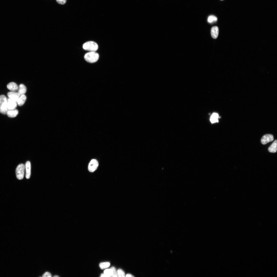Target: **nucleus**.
Segmentation results:
<instances>
[{"label":"nucleus","mask_w":277,"mask_h":277,"mask_svg":"<svg viewBox=\"0 0 277 277\" xmlns=\"http://www.w3.org/2000/svg\"><path fill=\"white\" fill-rule=\"evenodd\" d=\"M99 56L98 53L95 52H90L85 54L84 58L87 62L92 63L97 62L99 59Z\"/></svg>","instance_id":"f257e3e1"},{"label":"nucleus","mask_w":277,"mask_h":277,"mask_svg":"<svg viewBox=\"0 0 277 277\" xmlns=\"http://www.w3.org/2000/svg\"><path fill=\"white\" fill-rule=\"evenodd\" d=\"M7 99L4 95H0V112L3 114H7L8 110L7 107Z\"/></svg>","instance_id":"f03ea898"},{"label":"nucleus","mask_w":277,"mask_h":277,"mask_svg":"<svg viewBox=\"0 0 277 277\" xmlns=\"http://www.w3.org/2000/svg\"><path fill=\"white\" fill-rule=\"evenodd\" d=\"M83 48L85 50L93 52L96 51L98 48L97 44L92 41H89L84 43Z\"/></svg>","instance_id":"7ed1b4c3"},{"label":"nucleus","mask_w":277,"mask_h":277,"mask_svg":"<svg viewBox=\"0 0 277 277\" xmlns=\"http://www.w3.org/2000/svg\"><path fill=\"white\" fill-rule=\"evenodd\" d=\"M25 166L24 164H19L16 169V174L17 178L19 180L22 179L24 174Z\"/></svg>","instance_id":"20e7f679"},{"label":"nucleus","mask_w":277,"mask_h":277,"mask_svg":"<svg viewBox=\"0 0 277 277\" xmlns=\"http://www.w3.org/2000/svg\"><path fill=\"white\" fill-rule=\"evenodd\" d=\"M98 166V163L97 160L95 159H92L89 164L88 170L90 172H93L97 169Z\"/></svg>","instance_id":"39448f33"},{"label":"nucleus","mask_w":277,"mask_h":277,"mask_svg":"<svg viewBox=\"0 0 277 277\" xmlns=\"http://www.w3.org/2000/svg\"><path fill=\"white\" fill-rule=\"evenodd\" d=\"M274 140L273 136L270 134H267L264 135L262 137L261 142L264 145Z\"/></svg>","instance_id":"423d86ee"},{"label":"nucleus","mask_w":277,"mask_h":277,"mask_svg":"<svg viewBox=\"0 0 277 277\" xmlns=\"http://www.w3.org/2000/svg\"><path fill=\"white\" fill-rule=\"evenodd\" d=\"M7 95L11 99L15 102H17L20 96L18 93L12 91L8 92Z\"/></svg>","instance_id":"0eeeda50"},{"label":"nucleus","mask_w":277,"mask_h":277,"mask_svg":"<svg viewBox=\"0 0 277 277\" xmlns=\"http://www.w3.org/2000/svg\"><path fill=\"white\" fill-rule=\"evenodd\" d=\"M7 107L8 110L15 109L17 106L16 102L12 100L9 98L7 99Z\"/></svg>","instance_id":"6e6552de"},{"label":"nucleus","mask_w":277,"mask_h":277,"mask_svg":"<svg viewBox=\"0 0 277 277\" xmlns=\"http://www.w3.org/2000/svg\"><path fill=\"white\" fill-rule=\"evenodd\" d=\"M26 169V177L27 179H29L31 174V165L29 161H27L25 164Z\"/></svg>","instance_id":"1a4fd4ad"},{"label":"nucleus","mask_w":277,"mask_h":277,"mask_svg":"<svg viewBox=\"0 0 277 277\" xmlns=\"http://www.w3.org/2000/svg\"><path fill=\"white\" fill-rule=\"evenodd\" d=\"M219 29L217 26L213 27L211 30V34L212 37L214 39L216 38L218 35Z\"/></svg>","instance_id":"9d476101"},{"label":"nucleus","mask_w":277,"mask_h":277,"mask_svg":"<svg viewBox=\"0 0 277 277\" xmlns=\"http://www.w3.org/2000/svg\"><path fill=\"white\" fill-rule=\"evenodd\" d=\"M7 87L8 89L12 92H15L18 89L17 85L15 83L11 82L9 83L7 85Z\"/></svg>","instance_id":"9b49d317"},{"label":"nucleus","mask_w":277,"mask_h":277,"mask_svg":"<svg viewBox=\"0 0 277 277\" xmlns=\"http://www.w3.org/2000/svg\"><path fill=\"white\" fill-rule=\"evenodd\" d=\"M18 113V110L16 109H14L12 110H8L7 112V114L8 117L13 118L16 117Z\"/></svg>","instance_id":"f8f14e48"},{"label":"nucleus","mask_w":277,"mask_h":277,"mask_svg":"<svg viewBox=\"0 0 277 277\" xmlns=\"http://www.w3.org/2000/svg\"><path fill=\"white\" fill-rule=\"evenodd\" d=\"M277 150V141L275 140L268 148L269 151L271 153H275Z\"/></svg>","instance_id":"ddd939ff"},{"label":"nucleus","mask_w":277,"mask_h":277,"mask_svg":"<svg viewBox=\"0 0 277 277\" xmlns=\"http://www.w3.org/2000/svg\"><path fill=\"white\" fill-rule=\"evenodd\" d=\"M18 93L20 95L24 94L26 92V88L23 84H20L18 88Z\"/></svg>","instance_id":"4468645a"},{"label":"nucleus","mask_w":277,"mask_h":277,"mask_svg":"<svg viewBox=\"0 0 277 277\" xmlns=\"http://www.w3.org/2000/svg\"><path fill=\"white\" fill-rule=\"evenodd\" d=\"M26 99V97L25 95L23 94L21 95L17 102L18 105L19 106L23 105L25 102Z\"/></svg>","instance_id":"2eb2a0df"},{"label":"nucleus","mask_w":277,"mask_h":277,"mask_svg":"<svg viewBox=\"0 0 277 277\" xmlns=\"http://www.w3.org/2000/svg\"><path fill=\"white\" fill-rule=\"evenodd\" d=\"M219 116L218 114L216 113H213L211 115L210 121L211 123H214L218 122Z\"/></svg>","instance_id":"dca6fc26"},{"label":"nucleus","mask_w":277,"mask_h":277,"mask_svg":"<svg viewBox=\"0 0 277 277\" xmlns=\"http://www.w3.org/2000/svg\"><path fill=\"white\" fill-rule=\"evenodd\" d=\"M217 18L214 15H211L209 16L207 19V22L210 23H212L216 22L217 20Z\"/></svg>","instance_id":"f3484780"},{"label":"nucleus","mask_w":277,"mask_h":277,"mask_svg":"<svg viewBox=\"0 0 277 277\" xmlns=\"http://www.w3.org/2000/svg\"><path fill=\"white\" fill-rule=\"evenodd\" d=\"M110 265V263L108 262H102L99 264L100 267L102 269L106 268Z\"/></svg>","instance_id":"a211bd4d"},{"label":"nucleus","mask_w":277,"mask_h":277,"mask_svg":"<svg viewBox=\"0 0 277 277\" xmlns=\"http://www.w3.org/2000/svg\"><path fill=\"white\" fill-rule=\"evenodd\" d=\"M104 274L106 277L111 276L113 274L112 270L111 269H106L104 270Z\"/></svg>","instance_id":"6ab92c4d"},{"label":"nucleus","mask_w":277,"mask_h":277,"mask_svg":"<svg viewBox=\"0 0 277 277\" xmlns=\"http://www.w3.org/2000/svg\"><path fill=\"white\" fill-rule=\"evenodd\" d=\"M118 276L120 277L125 276L124 272L122 269H119L117 271Z\"/></svg>","instance_id":"aec40b11"},{"label":"nucleus","mask_w":277,"mask_h":277,"mask_svg":"<svg viewBox=\"0 0 277 277\" xmlns=\"http://www.w3.org/2000/svg\"><path fill=\"white\" fill-rule=\"evenodd\" d=\"M111 269L112 270L113 274L111 276L112 277H117L118 274L117 271H116L115 268L114 267H112Z\"/></svg>","instance_id":"412c9836"},{"label":"nucleus","mask_w":277,"mask_h":277,"mask_svg":"<svg viewBox=\"0 0 277 277\" xmlns=\"http://www.w3.org/2000/svg\"><path fill=\"white\" fill-rule=\"evenodd\" d=\"M56 1L58 3L62 5L65 4L66 1V0H56Z\"/></svg>","instance_id":"4be33fe9"},{"label":"nucleus","mask_w":277,"mask_h":277,"mask_svg":"<svg viewBox=\"0 0 277 277\" xmlns=\"http://www.w3.org/2000/svg\"><path fill=\"white\" fill-rule=\"evenodd\" d=\"M51 276H51V274L50 273H49V272H46L42 276L43 277H51Z\"/></svg>","instance_id":"5701e85b"},{"label":"nucleus","mask_w":277,"mask_h":277,"mask_svg":"<svg viewBox=\"0 0 277 277\" xmlns=\"http://www.w3.org/2000/svg\"><path fill=\"white\" fill-rule=\"evenodd\" d=\"M126 276L127 277H134V276H133L132 275V274H127L126 275Z\"/></svg>","instance_id":"b1692460"},{"label":"nucleus","mask_w":277,"mask_h":277,"mask_svg":"<svg viewBox=\"0 0 277 277\" xmlns=\"http://www.w3.org/2000/svg\"><path fill=\"white\" fill-rule=\"evenodd\" d=\"M101 277H106V276L104 273V274L102 273V274H101Z\"/></svg>","instance_id":"393cba45"},{"label":"nucleus","mask_w":277,"mask_h":277,"mask_svg":"<svg viewBox=\"0 0 277 277\" xmlns=\"http://www.w3.org/2000/svg\"><path fill=\"white\" fill-rule=\"evenodd\" d=\"M54 277H59V276H58V275H55V276H54Z\"/></svg>","instance_id":"a878e982"},{"label":"nucleus","mask_w":277,"mask_h":277,"mask_svg":"<svg viewBox=\"0 0 277 277\" xmlns=\"http://www.w3.org/2000/svg\"></svg>","instance_id":"bb28decb"}]
</instances>
